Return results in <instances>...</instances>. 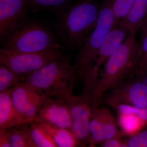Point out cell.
<instances>
[{"instance_id": "6da1fadb", "label": "cell", "mask_w": 147, "mask_h": 147, "mask_svg": "<svg viewBox=\"0 0 147 147\" xmlns=\"http://www.w3.org/2000/svg\"><path fill=\"white\" fill-rule=\"evenodd\" d=\"M100 7L93 0H81L61 11L57 29L66 47L80 49L96 26Z\"/></svg>"}, {"instance_id": "7a4b0ae2", "label": "cell", "mask_w": 147, "mask_h": 147, "mask_svg": "<svg viewBox=\"0 0 147 147\" xmlns=\"http://www.w3.org/2000/svg\"><path fill=\"white\" fill-rule=\"evenodd\" d=\"M137 33H129L119 48L105 62L91 95L94 108L100 106L107 92L117 86L129 76L139 46L136 37Z\"/></svg>"}, {"instance_id": "3957f363", "label": "cell", "mask_w": 147, "mask_h": 147, "mask_svg": "<svg viewBox=\"0 0 147 147\" xmlns=\"http://www.w3.org/2000/svg\"><path fill=\"white\" fill-rule=\"evenodd\" d=\"M71 55H63L25 78V82L55 100L65 101L73 95L76 73Z\"/></svg>"}, {"instance_id": "277c9868", "label": "cell", "mask_w": 147, "mask_h": 147, "mask_svg": "<svg viewBox=\"0 0 147 147\" xmlns=\"http://www.w3.org/2000/svg\"><path fill=\"white\" fill-rule=\"evenodd\" d=\"M100 6L96 26L79 49L73 64L76 80L82 82L88 76L102 42L115 24L110 0H105Z\"/></svg>"}, {"instance_id": "5b68a950", "label": "cell", "mask_w": 147, "mask_h": 147, "mask_svg": "<svg viewBox=\"0 0 147 147\" xmlns=\"http://www.w3.org/2000/svg\"><path fill=\"white\" fill-rule=\"evenodd\" d=\"M3 42L1 49L13 52L34 53L62 48L50 30L28 19Z\"/></svg>"}, {"instance_id": "8992f818", "label": "cell", "mask_w": 147, "mask_h": 147, "mask_svg": "<svg viewBox=\"0 0 147 147\" xmlns=\"http://www.w3.org/2000/svg\"><path fill=\"white\" fill-rule=\"evenodd\" d=\"M63 55L61 49L34 53L13 52L1 49L0 64L17 76L25 78Z\"/></svg>"}, {"instance_id": "52a82bcc", "label": "cell", "mask_w": 147, "mask_h": 147, "mask_svg": "<svg viewBox=\"0 0 147 147\" xmlns=\"http://www.w3.org/2000/svg\"><path fill=\"white\" fill-rule=\"evenodd\" d=\"M102 102L113 108L119 104L147 109V86L141 76L129 77L108 91Z\"/></svg>"}, {"instance_id": "ba28073f", "label": "cell", "mask_w": 147, "mask_h": 147, "mask_svg": "<svg viewBox=\"0 0 147 147\" xmlns=\"http://www.w3.org/2000/svg\"><path fill=\"white\" fill-rule=\"evenodd\" d=\"M11 98L17 113L26 123L34 121L40 109L53 99L25 82L12 89Z\"/></svg>"}, {"instance_id": "9c48e42d", "label": "cell", "mask_w": 147, "mask_h": 147, "mask_svg": "<svg viewBox=\"0 0 147 147\" xmlns=\"http://www.w3.org/2000/svg\"><path fill=\"white\" fill-rule=\"evenodd\" d=\"M65 101L71 116L70 131L76 138L79 146H84L88 145L89 126L94 110L90 98L81 93L78 96L72 95Z\"/></svg>"}, {"instance_id": "30bf717a", "label": "cell", "mask_w": 147, "mask_h": 147, "mask_svg": "<svg viewBox=\"0 0 147 147\" xmlns=\"http://www.w3.org/2000/svg\"><path fill=\"white\" fill-rule=\"evenodd\" d=\"M129 33L118 24H114L100 47L91 71L83 82L85 88L91 91L94 90L99 78L100 67L119 48Z\"/></svg>"}, {"instance_id": "8fae6325", "label": "cell", "mask_w": 147, "mask_h": 147, "mask_svg": "<svg viewBox=\"0 0 147 147\" xmlns=\"http://www.w3.org/2000/svg\"><path fill=\"white\" fill-rule=\"evenodd\" d=\"M28 0H0V38L3 42L27 20Z\"/></svg>"}, {"instance_id": "7c38bea8", "label": "cell", "mask_w": 147, "mask_h": 147, "mask_svg": "<svg viewBox=\"0 0 147 147\" xmlns=\"http://www.w3.org/2000/svg\"><path fill=\"white\" fill-rule=\"evenodd\" d=\"M44 121L55 126L70 130L71 118L65 101L52 99L39 110L35 120Z\"/></svg>"}, {"instance_id": "4fadbf2b", "label": "cell", "mask_w": 147, "mask_h": 147, "mask_svg": "<svg viewBox=\"0 0 147 147\" xmlns=\"http://www.w3.org/2000/svg\"><path fill=\"white\" fill-rule=\"evenodd\" d=\"M12 89L0 92V129L13 128L27 123L13 105L11 98Z\"/></svg>"}, {"instance_id": "5bb4252c", "label": "cell", "mask_w": 147, "mask_h": 147, "mask_svg": "<svg viewBox=\"0 0 147 147\" xmlns=\"http://www.w3.org/2000/svg\"><path fill=\"white\" fill-rule=\"evenodd\" d=\"M147 18V0H135L128 13L118 23L129 32H138Z\"/></svg>"}, {"instance_id": "9a60e30c", "label": "cell", "mask_w": 147, "mask_h": 147, "mask_svg": "<svg viewBox=\"0 0 147 147\" xmlns=\"http://www.w3.org/2000/svg\"><path fill=\"white\" fill-rule=\"evenodd\" d=\"M122 134L119 130L117 120L110 110L104 108L103 121L101 130L89 146H94L105 140L117 137L122 138Z\"/></svg>"}, {"instance_id": "2e32d148", "label": "cell", "mask_w": 147, "mask_h": 147, "mask_svg": "<svg viewBox=\"0 0 147 147\" xmlns=\"http://www.w3.org/2000/svg\"><path fill=\"white\" fill-rule=\"evenodd\" d=\"M37 122L49 133L57 147L79 146L76 138L69 129L55 126L44 121Z\"/></svg>"}, {"instance_id": "e0dca14e", "label": "cell", "mask_w": 147, "mask_h": 147, "mask_svg": "<svg viewBox=\"0 0 147 147\" xmlns=\"http://www.w3.org/2000/svg\"><path fill=\"white\" fill-rule=\"evenodd\" d=\"M118 125L123 136H133L144 128L147 123L133 114H118Z\"/></svg>"}, {"instance_id": "ac0fdd59", "label": "cell", "mask_w": 147, "mask_h": 147, "mask_svg": "<svg viewBox=\"0 0 147 147\" xmlns=\"http://www.w3.org/2000/svg\"><path fill=\"white\" fill-rule=\"evenodd\" d=\"M11 146V147H36L32 139L30 123L12 128Z\"/></svg>"}, {"instance_id": "d6986e66", "label": "cell", "mask_w": 147, "mask_h": 147, "mask_svg": "<svg viewBox=\"0 0 147 147\" xmlns=\"http://www.w3.org/2000/svg\"><path fill=\"white\" fill-rule=\"evenodd\" d=\"M147 73V34L139 39L133 67L129 77L142 76Z\"/></svg>"}, {"instance_id": "ffe728a7", "label": "cell", "mask_w": 147, "mask_h": 147, "mask_svg": "<svg viewBox=\"0 0 147 147\" xmlns=\"http://www.w3.org/2000/svg\"><path fill=\"white\" fill-rule=\"evenodd\" d=\"M32 139L36 147H57L49 133L35 121L30 123Z\"/></svg>"}, {"instance_id": "44dd1931", "label": "cell", "mask_w": 147, "mask_h": 147, "mask_svg": "<svg viewBox=\"0 0 147 147\" xmlns=\"http://www.w3.org/2000/svg\"><path fill=\"white\" fill-rule=\"evenodd\" d=\"M25 82V79L17 76L8 68L0 64V92L12 89Z\"/></svg>"}, {"instance_id": "7402d4cb", "label": "cell", "mask_w": 147, "mask_h": 147, "mask_svg": "<svg viewBox=\"0 0 147 147\" xmlns=\"http://www.w3.org/2000/svg\"><path fill=\"white\" fill-rule=\"evenodd\" d=\"M70 0H28L30 7L37 9L62 10L68 7Z\"/></svg>"}, {"instance_id": "603a6c76", "label": "cell", "mask_w": 147, "mask_h": 147, "mask_svg": "<svg viewBox=\"0 0 147 147\" xmlns=\"http://www.w3.org/2000/svg\"><path fill=\"white\" fill-rule=\"evenodd\" d=\"M110 1L115 17V24H117L126 16L135 0Z\"/></svg>"}, {"instance_id": "cb8c5ba5", "label": "cell", "mask_w": 147, "mask_h": 147, "mask_svg": "<svg viewBox=\"0 0 147 147\" xmlns=\"http://www.w3.org/2000/svg\"><path fill=\"white\" fill-rule=\"evenodd\" d=\"M118 114H133L136 115L144 122L147 123V109L137 108L131 105L119 104L114 106Z\"/></svg>"}, {"instance_id": "d4e9b609", "label": "cell", "mask_w": 147, "mask_h": 147, "mask_svg": "<svg viewBox=\"0 0 147 147\" xmlns=\"http://www.w3.org/2000/svg\"><path fill=\"white\" fill-rule=\"evenodd\" d=\"M125 140L127 147H147V123L140 131Z\"/></svg>"}, {"instance_id": "484cf974", "label": "cell", "mask_w": 147, "mask_h": 147, "mask_svg": "<svg viewBox=\"0 0 147 147\" xmlns=\"http://www.w3.org/2000/svg\"><path fill=\"white\" fill-rule=\"evenodd\" d=\"M12 128L0 129V147H11Z\"/></svg>"}, {"instance_id": "4316f807", "label": "cell", "mask_w": 147, "mask_h": 147, "mask_svg": "<svg viewBox=\"0 0 147 147\" xmlns=\"http://www.w3.org/2000/svg\"><path fill=\"white\" fill-rule=\"evenodd\" d=\"M99 144L102 147H127L126 140L118 137L105 140Z\"/></svg>"}, {"instance_id": "83f0119b", "label": "cell", "mask_w": 147, "mask_h": 147, "mask_svg": "<svg viewBox=\"0 0 147 147\" xmlns=\"http://www.w3.org/2000/svg\"><path fill=\"white\" fill-rule=\"evenodd\" d=\"M138 32L139 33V39L147 34V18L140 27Z\"/></svg>"}, {"instance_id": "f1b7e54d", "label": "cell", "mask_w": 147, "mask_h": 147, "mask_svg": "<svg viewBox=\"0 0 147 147\" xmlns=\"http://www.w3.org/2000/svg\"><path fill=\"white\" fill-rule=\"evenodd\" d=\"M141 76H142V79L144 80V82L147 86V73Z\"/></svg>"}]
</instances>
